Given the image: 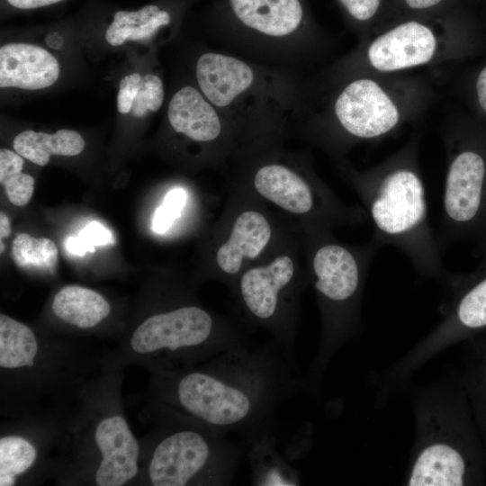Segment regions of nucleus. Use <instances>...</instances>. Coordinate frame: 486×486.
Listing matches in <instances>:
<instances>
[{"label": "nucleus", "instance_id": "nucleus-1", "mask_svg": "<svg viewBox=\"0 0 486 486\" xmlns=\"http://www.w3.org/2000/svg\"><path fill=\"white\" fill-rule=\"evenodd\" d=\"M301 389L294 355L272 340L230 347L202 363L153 373L158 415L194 422L241 440L274 428L280 403Z\"/></svg>", "mask_w": 486, "mask_h": 486}, {"label": "nucleus", "instance_id": "nucleus-2", "mask_svg": "<svg viewBox=\"0 0 486 486\" xmlns=\"http://www.w3.org/2000/svg\"><path fill=\"white\" fill-rule=\"evenodd\" d=\"M420 141L421 133L414 131L400 149L377 165L359 170L342 162L339 170L372 221V238L382 247L401 251L423 276L446 279L441 245L428 216Z\"/></svg>", "mask_w": 486, "mask_h": 486}, {"label": "nucleus", "instance_id": "nucleus-3", "mask_svg": "<svg viewBox=\"0 0 486 486\" xmlns=\"http://www.w3.org/2000/svg\"><path fill=\"white\" fill-rule=\"evenodd\" d=\"M332 80L334 92L313 122L312 137L335 156L395 137L418 122L436 99L426 75L359 73Z\"/></svg>", "mask_w": 486, "mask_h": 486}, {"label": "nucleus", "instance_id": "nucleus-4", "mask_svg": "<svg viewBox=\"0 0 486 486\" xmlns=\"http://www.w3.org/2000/svg\"><path fill=\"white\" fill-rule=\"evenodd\" d=\"M307 252L308 279L321 312L320 351L302 386L313 390L328 357L356 326L362 292L374 256L382 246L374 238L364 245L336 239L331 229L302 226Z\"/></svg>", "mask_w": 486, "mask_h": 486}, {"label": "nucleus", "instance_id": "nucleus-5", "mask_svg": "<svg viewBox=\"0 0 486 486\" xmlns=\"http://www.w3.org/2000/svg\"><path fill=\"white\" fill-rule=\"evenodd\" d=\"M439 134L446 165L440 242L479 244L486 240V122L449 109Z\"/></svg>", "mask_w": 486, "mask_h": 486}, {"label": "nucleus", "instance_id": "nucleus-6", "mask_svg": "<svg viewBox=\"0 0 486 486\" xmlns=\"http://www.w3.org/2000/svg\"><path fill=\"white\" fill-rule=\"evenodd\" d=\"M247 342L234 321L199 304L183 303L148 316L124 346L130 357L156 373L202 363Z\"/></svg>", "mask_w": 486, "mask_h": 486}, {"label": "nucleus", "instance_id": "nucleus-7", "mask_svg": "<svg viewBox=\"0 0 486 486\" xmlns=\"http://www.w3.org/2000/svg\"><path fill=\"white\" fill-rule=\"evenodd\" d=\"M160 426L150 442L143 474L153 486L231 483L244 454L241 444L184 419L158 415Z\"/></svg>", "mask_w": 486, "mask_h": 486}, {"label": "nucleus", "instance_id": "nucleus-8", "mask_svg": "<svg viewBox=\"0 0 486 486\" xmlns=\"http://www.w3.org/2000/svg\"><path fill=\"white\" fill-rule=\"evenodd\" d=\"M473 39L445 24L410 19L375 30L332 68V78L352 74H400L455 61L471 53Z\"/></svg>", "mask_w": 486, "mask_h": 486}, {"label": "nucleus", "instance_id": "nucleus-9", "mask_svg": "<svg viewBox=\"0 0 486 486\" xmlns=\"http://www.w3.org/2000/svg\"><path fill=\"white\" fill-rule=\"evenodd\" d=\"M304 281L292 251H279L248 266L230 287L241 325L269 331L273 340L294 355L299 299Z\"/></svg>", "mask_w": 486, "mask_h": 486}, {"label": "nucleus", "instance_id": "nucleus-10", "mask_svg": "<svg viewBox=\"0 0 486 486\" xmlns=\"http://www.w3.org/2000/svg\"><path fill=\"white\" fill-rule=\"evenodd\" d=\"M251 192L287 213L300 218L302 226L333 229L357 225L367 219L364 210L344 204L310 166L266 162L251 175Z\"/></svg>", "mask_w": 486, "mask_h": 486}, {"label": "nucleus", "instance_id": "nucleus-11", "mask_svg": "<svg viewBox=\"0 0 486 486\" xmlns=\"http://www.w3.org/2000/svg\"><path fill=\"white\" fill-rule=\"evenodd\" d=\"M223 224L215 248L216 272L230 287L253 262L272 250L276 230L271 216L255 204L236 207Z\"/></svg>", "mask_w": 486, "mask_h": 486}, {"label": "nucleus", "instance_id": "nucleus-12", "mask_svg": "<svg viewBox=\"0 0 486 486\" xmlns=\"http://www.w3.org/2000/svg\"><path fill=\"white\" fill-rule=\"evenodd\" d=\"M482 459L477 441L434 442L416 457L410 486H462L482 480Z\"/></svg>", "mask_w": 486, "mask_h": 486}, {"label": "nucleus", "instance_id": "nucleus-13", "mask_svg": "<svg viewBox=\"0 0 486 486\" xmlns=\"http://www.w3.org/2000/svg\"><path fill=\"white\" fill-rule=\"evenodd\" d=\"M93 443L100 458L94 472L97 486H122L140 472V446L125 417L107 412L93 426Z\"/></svg>", "mask_w": 486, "mask_h": 486}, {"label": "nucleus", "instance_id": "nucleus-14", "mask_svg": "<svg viewBox=\"0 0 486 486\" xmlns=\"http://www.w3.org/2000/svg\"><path fill=\"white\" fill-rule=\"evenodd\" d=\"M478 246L482 259L477 268L448 275L454 294L440 333L451 338L486 330V240Z\"/></svg>", "mask_w": 486, "mask_h": 486}, {"label": "nucleus", "instance_id": "nucleus-15", "mask_svg": "<svg viewBox=\"0 0 486 486\" xmlns=\"http://www.w3.org/2000/svg\"><path fill=\"white\" fill-rule=\"evenodd\" d=\"M59 65L45 49L27 43L0 48V86L26 90L43 89L58 78Z\"/></svg>", "mask_w": 486, "mask_h": 486}, {"label": "nucleus", "instance_id": "nucleus-16", "mask_svg": "<svg viewBox=\"0 0 486 486\" xmlns=\"http://www.w3.org/2000/svg\"><path fill=\"white\" fill-rule=\"evenodd\" d=\"M167 117L176 132L197 142L221 141L226 136L220 112L193 86H184L173 95Z\"/></svg>", "mask_w": 486, "mask_h": 486}, {"label": "nucleus", "instance_id": "nucleus-17", "mask_svg": "<svg viewBox=\"0 0 486 486\" xmlns=\"http://www.w3.org/2000/svg\"><path fill=\"white\" fill-rule=\"evenodd\" d=\"M236 17L247 27L273 38L298 30L303 11L299 0H230Z\"/></svg>", "mask_w": 486, "mask_h": 486}, {"label": "nucleus", "instance_id": "nucleus-18", "mask_svg": "<svg viewBox=\"0 0 486 486\" xmlns=\"http://www.w3.org/2000/svg\"><path fill=\"white\" fill-rule=\"evenodd\" d=\"M274 428L241 440L250 470L253 485L295 486L301 482L300 472L275 448Z\"/></svg>", "mask_w": 486, "mask_h": 486}, {"label": "nucleus", "instance_id": "nucleus-19", "mask_svg": "<svg viewBox=\"0 0 486 486\" xmlns=\"http://www.w3.org/2000/svg\"><path fill=\"white\" fill-rule=\"evenodd\" d=\"M51 310L63 322L80 329H89L109 316L111 306L96 291L79 285H68L54 295Z\"/></svg>", "mask_w": 486, "mask_h": 486}, {"label": "nucleus", "instance_id": "nucleus-20", "mask_svg": "<svg viewBox=\"0 0 486 486\" xmlns=\"http://www.w3.org/2000/svg\"><path fill=\"white\" fill-rule=\"evenodd\" d=\"M13 148L31 162L46 166L50 155L72 157L80 154L85 140L78 132L71 130H58L53 134L27 130L15 136Z\"/></svg>", "mask_w": 486, "mask_h": 486}, {"label": "nucleus", "instance_id": "nucleus-21", "mask_svg": "<svg viewBox=\"0 0 486 486\" xmlns=\"http://www.w3.org/2000/svg\"><path fill=\"white\" fill-rule=\"evenodd\" d=\"M170 22V14L154 4L138 11H118L107 28L105 40L112 46H120L126 40L151 38L157 30Z\"/></svg>", "mask_w": 486, "mask_h": 486}, {"label": "nucleus", "instance_id": "nucleus-22", "mask_svg": "<svg viewBox=\"0 0 486 486\" xmlns=\"http://www.w3.org/2000/svg\"><path fill=\"white\" fill-rule=\"evenodd\" d=\"M40 461V450L32 437L22 433L0 437V486L17 484Z\"/></svg>", "mask_w": 486, "mask_h": 486}, {"label": "nucleus", "instance_id": "nucleus-23", "mask_svg": "<svg viewBox=\"0 0 486 486\" xmlns=\"http://www.w3.org/2000/svg\"><path fill=\"white\" fill-rule=\"evenodd\" d=\"M12 256L19 267L52 272L58 264L56 244L47 238H33L18 234L13 240Z\"/></svg>", "mask_w": 486, "mask_h": 486}, {"label": "nucleus", "instance_id": "nucleus-24", "mask_svg": "<svg viewBox=\"0 0 486 486\" xmlns=\"http://www.w3.org/2000/svg\"><path fill=\"white\" fill-rule=\"evenodd\" d=\"M23 159L17 152L0 149V183L9 201L19 207L31 200L34 191V178L22 172Z\"/></svg>", "mask_w": 486, "mask_h": 486}, {"label": "nucleus", "instance_id": "nucleus-25", "mask_svg": "<svg viewBox=\"0 0 486 486\" xmlns=\"http://www.w3.org/2000/svg\"><path fill=\"white\" fill-rule=\"evenodd\" d=\"M469 391L486 441V346H482L469 374Z\"/></svg>", "mask_w": 486, "mask_h": 486}, {"label": "nucleus", "instance_id": "nucleus-26", "mask_svg": "<svg viewBox=\"0 0 486 486\" xmlns=\"http://www.w3.org/2000/svg\"><path fill=\"white\" fill-rule=\"evenodd\" d=\"M112 231L102 223L93 220L83 228L77 236H70L66 240L67 250L75 256H83L86 252H94L95 247L113 244Z\"/></svg>", "mask_w": 486, "mask_h": 486}, {"label": "nucleus", "instance_id": "nucleus-27", "mask_svg": "<svg viewBox=\"0 0 486 486\" xmlns=\"http://www.w3.org/2000/svg\"><path fill=\"white\" fill-rule=\"evenodd\" d=\"M163 99L162 80L156 75L147 74L141 78L130 112L135 117H143L149 112L158 111L162 105Z\"/></svg>", "mask_w": 486, "mask_h": 486}, {"label": "nucleus", "instance_id": "nucleus-28", "mask_svg": "<svg viewBox=\"0 0 486 486\" xmlns=\"http://www.w3.org/2000/svg\"><path fill=\"white\" fill-rule=\"evenodd\" d=\"M187 200L186 192L181 187L168 191L163 202L156 209L152 229L158 234L166 233L175 220L181 216Z\"/></svg>", "mask_w": 486, "mask_h": 486}, {"label": "nucleus", "instance_id": "nucleus-29", "mask_svg": "<svg viewBox=\"0 0 486 486\" xmlns=\"http://www.w3.org/2000/svg\"><path fill=\"white\" fill-rule=\"evenodd\" d=\"M339 2L352 19L365 26L367 38L370 34L367 24L380 10L382 0H339Z\"/></svg>", "mask_w": 486, "mask_h": 486}, {"label": "nucleus", "instance_id": "nucleus-30", "mask_svg": "<svg viewBox=\"0 0 486 486\" xmlns=\"http://www.w3.org/2000/svg\"><path fill=\"white\" fill-rule=\"evenodd\" d=\"M141 78L139 73H133L121 80L117 95V109L120 113L126 114L131 111Z\"/></svg>", "mask_w": 486, "mask_h": 486}, {"label": "nucleus", "instance_id": "nucleus-31", "mask_svg": "<svg viewBox=\"0 0 486 486\" xmlns=\"http://www.w3.org/2000/svg\"><path fill=\"white\" fill-rule=\"evenodd\" d=\"M471 100L478 115L486 122V64L481 67L472 80Z\"/></svg>", "mask_w": 486, "mask_h": 486}, {"label": "nucleus", "instance_id": "nucleus-32", "mask_svg": "<svg viewBox=\"0 0 486 486\" xmlns=\"http://www.w3.org/2000/svg\"><path fill=\"white\" fill-rule=\"evenodd\" d=\"M62 0H7L14 7L19 9H33L50 5Z\"/></svg>", "mask_w": 486, "mask_h": 486}, {"label": "nucleus", "instance_id": "nucleus-33", "mask_svg": "<svg viewBox=\"0 0 486 486\" xmlns=\"http://www.w3.org/2000/svg\"><path fill=\"white\" fill-rule=\"evenodd\" d=\"M411 10H429L440 5L444 0H403Z\"/></svg>", "mask_w": 486, "mask_h": 486}, {"label": "nucleus", "instance_id": "nucleus-34", "mask_svg": "<svg viewBox=\"0 0 486 486\" xmlns=\"http://www.w3.org/2000/svg\"><path fill=\"white\" fill-rule=\"evenodd\" d=\"M11 233L10 220L6 214L0 213V238L1 244H3V238H7Z\"/></svg>", "mask_w": 486, "mask_h": 486}]
</instances>
